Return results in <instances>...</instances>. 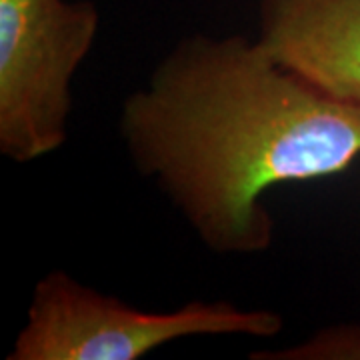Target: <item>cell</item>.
Segmentation results:
<instances>
[{"instance_id": "1", "label": "cell", "mask_w": 360, "mask_h": 360, "mask_svg": "<svg viewBox=\"0 0 360 360\" xmlns=\"http://www.w3.org/2000/svg\"><path fill=\"white\" fill-rule=\"evenodd\" d=\"M118 134L200 245L257 257L274 243L270 188L359 160L360 106L290 72L258 39L191 34L122 101Z\"/></svg>"}, {"instance_id": "2", "label": "cell", "mask_w": 360, "mask_h": 360, "mask_svg": "<svg viewBox=\"0 0 360 360\" xmlns=\"http://www.w3.org/2000/svg\"><path fill=\"white\" fill-rule=\"evenodd\" d=\"M284 319L229 300H193L153 312L104 295L65 270L40 278L8 360H141L156 348L196 336L272 338Z\"/></svg>"}, {"instance_id": "3", "label": "cell", "mask_w": 360, "mask_h": 360, "mask_svg": "<svg viewBox=\"0 0 360 360\" xmlns=\"http://www.w3.org/2000/svg\"><path fill=\"white\" fill-rule=\"evenodd\" d=\"M98 26L90 0H0V153L13 162L66 142L72 82Z\"/></svg>"}, {"instance_id": "4", "label": "cell", "mask_w": 360, "mask_h": 360, "mask_svg": "<svg viewBox=\"0 0 360 360\" xmlns=\"http://www.w3.org/2000/svg\"><path fill=\"white\" fill-rule=\"evenodd\" d=\"M257 39L290 72L360 106V0H260Z\"/></svg>"}, {"instance_id": "5", "label": "cell", "mask_w": 360, "mask_h": 360, "mask_svg": "<svg viewBox=\"0 0 360 360\" xmlns=\"http://www.w3.org/2000/svg\"><path fill=\"white\" fill-rule=\"evenodd\" d=\"M257 360H360V322H336L298 345L250 352Z\"/></svg>"}]
</instances>
